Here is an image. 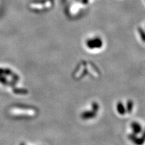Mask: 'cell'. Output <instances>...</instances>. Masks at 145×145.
Instances as JSON below:
<instances>
[{
  "label": "cell",
  "instance_id": "6da1fadb",
  "mask_svg": "<svg viewBox=\"0 0 145 145\" xmlns=\"http://www.w3.org/2000/svg\"><path fill=\"white\" fill-rule=\"evenodd\" d=\"M117 110L121 114H123L125 113V108L121 103H119L117 106Z\"/></svg>",
  "mask_w": 145,
  "mask_h": 145
}]
</instances>
